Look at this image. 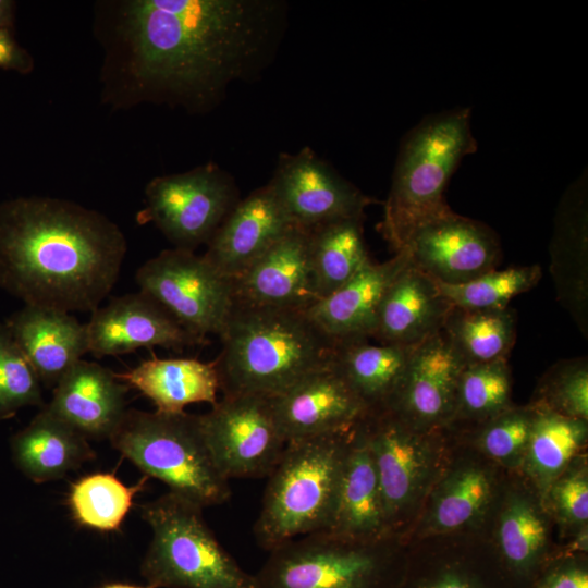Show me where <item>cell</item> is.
<instances>
[{"mask_svg":"<svg viewBox=\"0 0 588 588\" xmlns=\"http://www.w3.org/2000/svg\"><path fill=\"white\" fill-rule=\"evenodd\" d=\"M285 4L277 0H113L96 5L103 51L101 101L113 109L166 103L213 108L277 48Z\"/></svg>","mask_w":588,"mask_h":588,"instance_id":"1","label":"cell"},{"mask_svg":"<svg viewBox=\"0 0 588 588\" xmlns=\"http://www.w3.org/2000/svg\"><path fill=\"white\" fill-rule=\"evenodd\" d=\"M126 252L114 222L76 203L28 196L0 204V287L25 305L95 311Z\"/></svg>","mask_w":588,"mask_h":588,"instance_id":"2","label":"cell"},{"mask_svg":"<svg viewBox=\"0 0 588 588\" xmlns=\"http://www.w3.org/2000/svg\"><path fill=\"white\" fill-rule=\"evenodd\" d=\"M215 359L220 391L278 395L331 366L341 345L305 309L233 301Z\"/></svg>","mask_w":588,"mask_h":588,"instance_id":"3","label":"cell"},{"mask_svg":"<svg viewBox=\"0 0 588 588\" xmlns=\"http://www.w3.org/2000/svg\"><path fill=\"white\" fill-rule=\"evenodd\" d=\"M469 110L457 109L425 119L403 140L381 233L395 253L422 225L453 212L444 188L460 161L476 150Z\"/></svg>","mask_w":588,"mask_h":588,"instance_id":"4","label":"cell"},{"mask_svg":"<svg viewBox=\"0 0 588 588\" xmlns=\"http://www.w3.org/2000/svg\"><path fill=\"white\" fill-rule=\"evenodd\" d=\"M353 426L286 443L268 476L254 525L261 549L270 552L295 538L329 529Z\"/></svg>","mask_w":588,"mask_h":588,"instance_id":"5","label":"cell"},{"mask_svg":"<svg viewBox=\"0 0 588 588\" xmlns=\"http://www.w3.org/2000/svg\"><path fill=\"white\" fill-rule=\"evenodd\" d=\"M109 440L147 478L162 481L169 492L203 509L231 497L229 480L204 440L198 415L127 408Z\"/></svg>","mask_w":588,"mask_h":588,"instance_id":"6","label":"cell"},{"mask_svg":"<svg viewBox=\"0 0 588 588\" xmlns=\"http://www.w3.org/2000/svg\"><path fill=\"white\" fill-rule=\"evenodd\" d=\"M152 538L140 565L156 588H255L220 544L203 517V507L167 492L140 506Z\"/></svg>","mask_w":588,"mask_h":588,"instance_id":"7","label":"cell"},{"mask_svg":"<svg viewBox=\"0 0 588 588\" xmlns=\"http://www.w3.org/2000/svg\"><path fill=\"white\" fill-rule=\"evenodd\" d=\"M405 543L395 537L359 541L316 532L269 552L255 588H395Z\"/></svg>","mask_w":588,"mask_h":588,"instance_id":"8","label":"cell"},{"mask_svg":"<svg viewBox=\"0 0 588 588\" xmlns=\"http://www.w3.org/2000/svg\"><path fill=\"white\" fill-rule=\"evenodd\" d=\"M379 479L388 532L404 543L442 470L451 448L446 428L418 429L390 411L362 419Z\"/></svg>","mask_w":588,"mask_h":588,"instance_id":"9","label":"cell"},{"mask_svg":"<svg viewBox=\"0 0 588 588\" xmlns=\"http://www.w3.org/2000/svg\"><path fill=\"white\" fill-rule=\"evenodd\" d=\"M237 201L233 179L207 163L151 179L137 221L152 222L176 248L194 252L209 242Z\"/></svg>","mask_w":588,"mask_h":588,"instance_id":"10","label":"cell"},{"mask_svg":"<svg viewBox=\"0 0 588 588\" xmlns=\"http://www.w3.org/2000/svg\"><path fill=\"white\" fill-rule=\"evenodd\" d=\"M140 292L162 306L186 331L208 340L220 336L233 306L232 283L203 255L166 249L135 275Z\"/></svg>","mask_w":588,"mask_h":588,"instance_id":"11","label":"cell"},{"mask_svg":"<svg viewBox=\"0 0 588 588\" xmlns=\"http://www.w3.org/2000/svg\"><path fill=\"white\" fill-rule=\"evenodd\" d=\"M480 535L516 588H534L562 551L542 497L518 470L509 471Z\"/></svg>","mask_w":588,"mask_h":588,"instance_id":"12","label":"cell"},{"mask_svg":"<svg viewBox=\"0 0 588 588\" xmlns=\"http://www.w3.org/2000/svg\"><path fill=\"white\" fill-rule=\"evenodd\" d=\"M451 436L446 465L405 543L429 536L481 534L503 489L509 471Z\"/></svg>","mask_w":588,"mask_h":588,"instance_id":"13","label":"cell"},{"mask_svg":"<svg viewBox=\"0 0 588 588\" xmlns=\"http://www.w3.org/2000/svg\"><path fill=\"white\" fill-rule=\"evenodd\" d=\"M198 421L210 455L228 480L268 477L287 443L266 395H223L198 415Z\"/></svg>","mask_w":588,"mask_h":588,"instance_id":"14","label":"cell"},{"mask_svg":"<svg viewBox=\"0 0 588 588\" xmlns=\"http://www.w3.org/2000/svg\"><path fill=\"white\" fill-rule=\"evenodd\" d=\"M395 588H516L480 534L438 535L405 543Z\"/></svg>","mask_w":588,"mask_h":588,"instance_id":"15","label":"cell"},{"mask_svg":"<svg viewBox=\"0 0 588 588\" xmlns=\"http://www.w3.org/2000/svg\"><path fill=\"white\" fill-rule=\"evenodd\" d=\"M268 184L293 224L306 230L339 219H363L365 208L375 201L308 147L282 154Z\"/></svg>","mask_w":588,"mask_h":588,"instance_id":"16","label":"cell"},{"mask_svg":"<svg viewBox=\"0 0 588 588\" xmlns=\"http://www.w3.org/2000/svg\"><path fill=\"white\" fill-rule=\"evenodd\" d=\"M412 262L443 284H460L495 269L501 260L497 234L454 211L420 226L406 247Z\"/></svg>","mask_w":588,"mask_h":588,"instance_id":"17","label":"cell"},{"mask_svg":"<svg viewBox=\"0 0 588 588\" xmlns=\"http://www.w3.org/2000/svg\"><path fill=\"white\" fill-rule=\"evenodd\" d=\"M88 352L115 356L160 346L180 352L209 343L186 331L162 306L143 292L112 297L85 323Z\"/></svg>","mask_w":588,"mask_h":588,"instance_id":"18","label":"cell"},{"mask_svg":"<svg viewBox=\"0 0 588 588\" xmlns=\"http://www.w3.org/2000/svg\"><path fill=\"white\" fill-rule=\"evenodd\" d=\"M464 366L441 331L428 338L413 347L385 409L418 429L446 428Z\"/></svg>","mask_w":588,"mask_h":588,"instance_id":"19","label":"cell"},{"mask_svg":"<svg viewBox=\"0 0 588 588\" xmlns=\"http://www.w3.org/2000/svg\"><path fill=\"white\" fill-rule=\"evenodd\" d=\"M270 397L286 442L347 429L367 413L335 362Z\"/></svg>","mask_w":588,"mask_h":588,"instance_id":"20","label":"cell"},{"mask_svg":"<svg viewBox=\"0 0 588 588\" xmlns=\"http://www.w3.org/2000/svg\"><path fill=\"white\" fill-rule=\"evenodd\" d=\"M293 225L267 184L236 203L207 243L203 256L232 282Z\"/></svg>","mask_w":588,"mask_h":588,"instance_id":"21","label":"cell"},{"mask_svg":"<svg viewBox=\"0 0 588 588\" xmlns=\"http://www.w3.org/2000/svg\"><path fill=\"white\" fill-rule=\"evenodd\" d=\"M231 283L234 301L307 310L318 301L309 259V230L294 224Z\"/></svg>","mask_w":588,"mask_h":588,"instance_id":"22","label":"cell"},{"mask_svg":"<svg viewBox=\"0 0 588 588\" xmlns=\"http://www.w3.org/2000/svg\"><path fill=\"white\" fill-rule=\"evenodd\" d=\"M128 389L110 369L81 359L52 389L45 406L87 440L109 439L127 409Z\"/></svg>","mask_w":588,"mask_h":588,"instance_id":"23","label":"cell"},{"mask_svg":"<svg viewBox=\"0 0 588 588\" xmlns=\"http://www.w3.org/2000/svg\"><path fill=\"white\" fill-rule=\"evenodd\" d=\"M408 261L406 249L381 264L369 261L344 285L309 307L308 315L340 343L372 338L382 298Z\"/></svg>","mask_w":588,"mask_h":588,"instance_id":"24","label":"cell"},{"mask_svg":"<svg viewBox=\"0 0 588 588\" xmlns=\"http://www.w3.org/2000/svg\"><path fill=\"white\" fill-rule=\"evenodd\" d=\"M451 309L438 283L409 257L382 298L372 338L384 344L417 345L442 330Z\"/></svg>","mask_w":588,"mask_h":588,"instance_id":"25","label":"cell"},{"mask_svg":"<svg viewBox=\"0 0 588 588\" xmlns=\"http://www.w3.org/2000/svg\"><path fill=\"white\" fill-rule=\"evenodd\" d=\"M4 323L46 388L53 389L88 352L85 324L66 311L25 305Z\"/></svg>","mask_w":588,"mask_h":588,"instance_id":"26","label":"cell"},{"mask_svg":"<svg viewBox=\"0 0 588 588\" xmlns=\"http://www.w3.org/2000/svg\"><path fill=\"white\" fill-rule=\"evenodd\" d=\"M362 419L351 431L333 517L324 532L370 541L393 536L388 532L378 474Z\"/></svg>","mask_w":588,"mask_h":588,"instance_id":"27","label":"cell"},{"mask_svg":"<svg viewBox=\"0 0 588 588\" xmlns=\"http://www.w3.org/2000/svg\"><path fill=\"white\" fill-rule=\"evenodd\" d=\"M12 458L32 481L58 480L96 457L88 440L46 406L11 439Z\"/></svg>","mask_w":588,"mask_h":588,"instance_id":"28","label":"cell"},{"mask_svg":"<svg viewBox=\"0 0 588 588\" xmlns=\"http://www.w3.org/2000/svg\"><path fill=\"white\" fill-rule=\"evenodd\" d=\"M115 377L148 397L156 411L179 414L192 403H217L220 391L216 362L152 356Z\"/></svg>","mask_w":588,"mask_h":588,"instance_id":"29","label":"cell"},{"mask_svg":"<svg viewBox=\"0 0 588 588\" xmlns=\"http://www.w3.org/2000/svg\"><path fill=\"white\" fill-rule=\"evenodd\" d=\"M535 408V420L518 471L543 499L550 485L566 467L587 453L588 420Z\"/></svg>","mask_w":588,"mask_h":588,"instance_id":"30","label":"cell"},{"mask_svg":"<svg viewBox=\"0 0 588 588\" xmlns=\"http://www.w3.org/2000/svg\"><path fill=\"white\" fill-rule=\"evenodd\" d=\"M414 346L375 345L367 340L341 343L335 366L367 413L388 407Z\"/></svg>","mask_w":588,"mask_h":588,"instance_id":"31","label":"cell"},{"mask_svg":"<svg viewBox=\"0 0 588 588\" xmlns=\"http://www.w3.org/2000/svg\"><path fill=\"white\" fill-rule=\"evenodd\" d=\"M362 221L339 219L309 230V259L318 301L344 285L371 261Z\"/></svg>","mask_w":588,"mask_h":588,"instance_id":"32","label":"cell"},{"mask_svg":"<svg viewBox=\"0 0 588 588\" xmlns=\"http://www.w3.org/2000/svg\"><path fill=\"white\" fill-rule=\"evenodd\" d=\"M441 332L464 365L507 360L516 340V315L510 307L452 306Z\"/></svg>","mask_w":588,"mask_h":588,"instance_id":"33","label":"cell"},{"mask_svg":"<svg viewBox=\"0 0 588 588\" xmlns=\"http://www.w3.org/2000/svg\"><path fill=\"white\" fill-rule=\"evenodd\" d=\"M512 375L507 360L465 365L457 382L454 412L446 429L461 431L512 407Z\"/></svg>","mask_w":588,"mask_h":588,"instance_id":"34","label":"cell"},{"mask_svg":"<svg viewBox=\"0 0 588 588\" xmlns=\"http://www.w3.org/2000/svg\"><path fill=\"white\" fill-rule=\"evenodd\" d=\"M146 480L145 476L137 485L126 486L110 473L82 477L71 486L69 493L74 519L98 531L119 530Z\"/></svg>","mask_w":588,"mask_h":588,"instance_id":"35","label":"cell"},{"mask_svg":"<svg viewBox=\"0 0 588 588\" xmlns=\"http://www.w3.org/2000/svg\"><path fill=\"white\" fill-rule=\"evenodd\" d=\"M535 416L536 408L531 404H514L471 428L449 431L493 463L513 471L518 470L522 464Z\"/></svg>","mask_w":588,"mask_h":588,"instance_id":"36","label":"cell"},{"mask_svg":"<svg viewBox=\"0 0 588 588\" xmlns=\"http://www.w3.org/2000/svg\"><path fill=\"white\" fill-rule=\"evenodd\" d=\"M543 503L561 546L588 552V454L576 457L550 485Z\"/></svg>","mask_w":588,"mask_h":588,"instance_id":"37","label":"cell"},{"mask_svg":"<svg viewBox=\"0 0 588 588\" xmlns=\"http://www.w3.org/2000/svg\"><path fill=\"white\" fill-rule=\"evenodd\" d=\"M539 265L492 269L460 284L438 283L442 295L453 307L467 309H502L515 296L531 290L541 279Z\"/></svg>","mask_w":588,"mask_h":588,"instance_id":"38","label":"cell"},{"mask_svg":"<svg viewBox=\"0 0 588 588\" xmlns=\"http://www.w3.org/2000/svg\"><path fill=\"white\" fill-rule=\"evenodd\" d=\"M566 417L588 420L587 357L563 359L539 379L528 402Z\"/></svg>","mask_w":588,"mask_h":588,"instance_id":"39","label":"cell"},{"mask_svg":"<svg viewBox=\"0 0 588 588\" xmlns=\"http://www.w3.org/2000/svg\"><path fill=\"white\" fill-rule=\"evenodd\" d=\"M25 406H45L41 382L7 324L0 323V420Z\"/></svg>","mask_w":588,"mask_h":588,"instance_id":"40","label":"cell"},{"mask_svg":"<svg viewBox=\"0 0 588 588\" xmlns=\"http://www.w3.org/2000/svg\"><path fill=\"white\" fill-rule=\"evenodd\" d=\"M534 588H588V552L562 549L541 573Z\"/></svg>","mask_w":588,"mask_h":588,"instance_id":"41","label":"cell"},{"mask_svg":"<svg viewBox=\"0 0 588 588\" xmlns=\"http://www.w3.org/2000/svg\"><path fill=\"white\" fill-rule=\"evenodd\" d=\"M0 69L28 74L34 69V59L17 44L12 29L0 28Z\"/></svg>","mask_w":588,"mask_h":588,"instance_id":"42","label":"cell"},{"mask_svg":"<svg viewBox=\"0 0 588 588\" xmlns=\"http://www.w3.org/2000/svg\"><path fill=\"white\" fill-rule=\"evenodd\" d=\"M15 19V2L0 0V28L12 29Z\"/></svg>","mask_w":588,"mask_h":588,"instance_id":"43","label":"cell"},{"mask_svg":"<svg viewBox=\"0 0 588 588\" xmlns=\"http://www.w3.org/2000/svg\"><path fill=\"white\" fill-rule=\"evenodd\" d=\"M100 588H156L155 586L152 585H145V586H136V585H131V584H121V583H115V584H108V585H105Z\"/></svg>","mask_w":588,"mask_h":588,"instance_id":"44","label":"cell"}]
</instances>
